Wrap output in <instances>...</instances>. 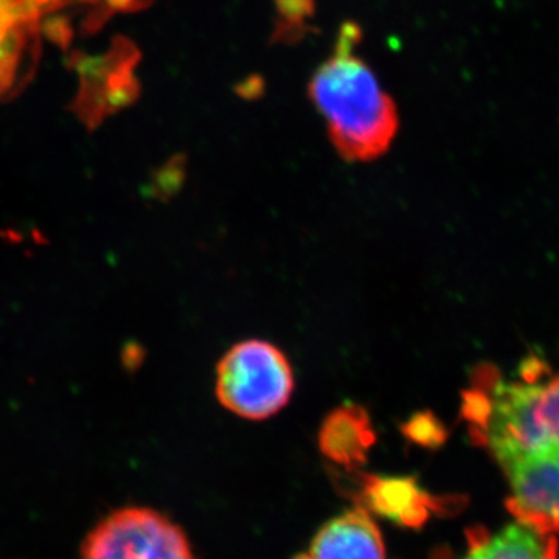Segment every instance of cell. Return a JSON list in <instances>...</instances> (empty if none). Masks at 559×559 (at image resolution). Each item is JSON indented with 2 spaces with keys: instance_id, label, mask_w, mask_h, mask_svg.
Returning a JSON list of instances; mask_svg holds the SVG:
<instances>
[{
  "instance_id": "277c9868",
  "label": "cell",
  "mask_w": 559,
  "mask_h": 559,
  "mask_svg": "<svg viewBox=\"0 0 559 559\" xmlns=\"http://www.w3.org/2000/svg\"><path fill=\"white\" fill-rule=\"evenodd\" d=\"M80 559H197L186 533L151 509H121L105 518L81 546Z\"/></svg>"
},
{
  "instance_id": "8fae6325",
  "label": "cell",
  "mask_w": 559,
  "mask_h": 559,
  "mask_svg": "<svg viewBox=\"0 0 559 559\" xmlns=\"http://www.w3.org/2000/svg\"><path fill=\"white\" fill-rule=\"evenodd\" d=\"M462 559H474V558H473V557H471V555L468 554V551H466L465 557H463Z\"/></svg>"
},
{
  "instance_id": "7a4b0ae2",
  "label": "cell",
  "mask_w": 559,
  "mask_h": 559,
  "mask_svg": "<svg viewBox=\"0 0 559 559\" xmlns=\"http://www.w3.org/2000/svg\"><path fill=\"white\" fill-rule=\"evenodd\" d=\"M352 40L342 36L336 53L312 76L310 92L342 156L369 162L389 150L399 112L369 66L353 53Z\"/></svg>"
},
{
  "instance_id": "6da1fadb",
  "label": "cell",
  "mask_w": 559,
  "mask_h": 559,
  "mask_svg": "<svg viewBox=\"0 0 559 559\" xmlns=\"http://www.w3.org/2000/svg\"><path fill=\"white\" fill-rule=\"evenodd\" d=\"M463 418L477 444L506 474L516 521L546 535L559 533V374L547 382L500 380L481 366Z\"/></svg>"
},
{
  "instance_id": "ba28073f",
  "label": "cell",
  "mask_w": 559,
  "mask_h": 559,
  "mask_svg": "<svg viewBox=\"0 0 559 559\" xmlns=\"http://www.w3.org/2000/svg\"><path fill=\"white\" fill-rule=\"evenodd\" d=\"M360 498L374 513L396 524H421L433 509L432 499L411 477L360 476Z\"/></svg>"
},
{
  "instance_id": "3957f363",
  "label": "cell",
  "mask_w": 559,
  "mask_h": 559,
  "mask_svg": "<svg viewBox=\"0 0 559 559\" xmlns=\"http://www.w3.org/2000/svg\"><path fill=\"white\" fill-rule=\"evenodd\" d=\"M294 370L285 353L266 341L231 347L216 370V396L227 411L246 419H266L289 403Z\"/></svg>"
},
{
  "instance_id": "30bf717a",
  "label": "cell",
  "mask_w": 559,
  "mask_h": 559,
  "mask_svg": "<svg viewBox=\"0 0 559 559\" xmlns=\"http://www.w3.org/2000/svg\"><path fill=\"white\" fill-rule=\"evenodd\" d=\"M182 180L183 168L179 164L170 165V167L165 168L164 175L157 183V190H159L157 193H159V197H165V194L171 197L182 186Z\"/></svg>"
},
{
  "instance_id": "8992f818",
  "label": "cell",
  "mask_w": 559,
  "mask_h": 559,
  "mask_svg": "<svg viewBox=\"0 0 559 559\" xmlns=\"http://www.w3.org/2000/svg\"><path fill=\"white\" fill-rule=\"evenodd\" d=\"M296 559H385L384 539L369 511L358 507L326 522Z\"/></svg>"
},
{
  "instance_id": "52a82bcc",
  "label": "cell",
  "mask_w": 559,
  "mask_h": 559,
  "mask_svg": "<svg viewBox=\"0 0 559 559\" xmlns=\"http://www.w3.org/2000/svg\"><path fill=\"white\" fill-rule=\"evenodd\" d=\"M377 440L370 415L358 404H344L326 415L319 433V447L326 459L344 468H358Z\"/></svg>"
},
{
  "instance_id": "9c48e42d",
  "label": "cell",
  "mask_w": 559,
  "mask_h": 559,
  "mask_svg": "<svg viewBox=\"0 0 559 559\" xmlns=\"http://www.w3.org/2000/svg\"><path fill=\"white\" fill-rule=\"evenodd\" d=\"M403 432L404 436L409 437L415 443L428 444V447L439 444L440 441L444 440V436H447L439 419L436 418V415L430 414V412H418V414H415L403 426Z\"/></svg>"
},
{
  "instance_id": "5b68a950",
  "label": "cell",
  "mask_w": 559,
  "mask_h": 559,
  "mask_svg": "<svg viewBox=\"0 0 559 559\" xmlns=\"http://www.w3.org/2000/svg\"><path fill=\"white\" fill-rule=\"evenodd\" d=\"M43 0H0V98L24 86L38 61Z\"/></svg>"
}]
</instances>
